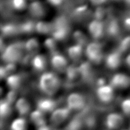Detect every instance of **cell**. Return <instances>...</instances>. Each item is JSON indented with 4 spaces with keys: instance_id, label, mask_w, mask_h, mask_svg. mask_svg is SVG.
Returning <instances> with one entry per match:
<instances>
[{
    "instance_id": "603a6c76",
    "label": "cell",
    "mask_w": 130,
    "mask_h": 130,
    "mask_svg": "<svg viewBox=\"0 0 130 130\" xmlns=\"http://www.w3.org/2000/svg\"><path fill=\"white\" fill-rule=\"evenodd\" d=\"M11 111L10 104L6 100L2 101L0 106V113L1 116H6L10 113Z\"/></svg>"
},
{
    "instance_id": "ba28073f",
    "label": "cell",
    "mask_w": 130,
    "mask_h": 130,
    "mask_svg": "<svg viewBox=\"0 0 130 130\" xmlns=\"http://www.w3.org/2000/svg\"><path fill=\"white\" fill-rule=\"evenodd\" d=\"M123 116L120 113L113 112L107 115L106 119V125L111 130L117 129L123 123Z\"/></svg>"
},
{
    "instance_id": "5b68a950",
    "label": "cell",
    "mask_w": 130,
    "mask_h": 130,
    "mask_svg": "<svg viewBox=\"0 0 130 130\" xmlns=\"http://www.w3.org/2000/svg\"><path fill=\"white\" fill-rule=\"evenodd\" d=\"M96 94L98 97L103 103H110L114 96L113 88L111 85H101L98 88Z\"/></svg>"
},
{
    "instance_id": "5bb4252c",
    "label": "cell",
    "mask_w": 130,
    "mask_h": 130,
    "mask_svg": "<svg viewBox=\"0 0 130 130\" xmlns=\"http://www.w3.org/2000/svg\"><path fill=\"white\" fill-rule=\"evenodd\" d=\"M15 107L16 111L21 116L27 115L30 110V106L29 103L24 97H20L16 101Z\"/></svg>"
},
{
    "instance_id": "4dcf8cb0",
    "label": "cell",
    "mask_w": 130,
    "mask_h": 130,
    "mask_svg": "<svg viewBox=\"0 0 130 130\" xmlns=\"http://www.w3.org/2000/svg\"><path fill=\"white\" fill-rule=\"evenodd\" d=\"M124 25L127 29L130 30V17L127 18V19L125 20L124 21Z\"/></svg>"
},
{
    "instance_id": "6da1fadb",
    "label": "cell",
    "mask_w": 130,
    "mask_h": 130,
    "mask_svg": "<svg viewBox=\"0 0 130 130\" xmlns=\"http://www.w3.org/2000/svg\"><path fill=\"white\" fill-rule=\"evenodd\" d=\"M59 78L54 73L47 72L43 73L39 78V88L47 96L54 95L59 89Z\"/></svg>"
},
{
    "instance_id": "4316f807",
    "label": "cell",
    "mask_w": 130,
    "mask_h": 130,
    "mask_svg": "<svg viewBox=\"0 0 130 130\" xmlns=\"http://www.w3.org/2000/svg\"><path fill=\"white\" fill-rule=\"evenodd\" d=\"M15 96V92L14 90H12V91H11L8 94V96L6 97V101H8V103H9L10 104H11L12 102L14 101V100Z\"/></svg>"
},
{
    "instance_id": "52a82bcc",
    "label": "cell",
    "mask_w": 130,
    "mask_h": 130,
    "mask_svg": "<svg viewBox=\"0 0 130 130\" xmlns=\"http://www.w3.org/2000/svg\"><path fill=\"white\" fill-rule=\"evenodd\" d=\"M110 85L113 88L118 89L128 88L130 86V77L124 73H117L111 79Z\"/></svg>"
},
{
    "instance_id": "d4e9b609",
    "label": "cell",
    "mask_w": 130,
    "mask_h": 130,
    "mask_svg": "<svg viewBox=\"0 0 130 130\" xmlns=\"http://www.w3.org/2000/svg\"><path fill=\"white\" fill-rule=\"evenodd\" d=\"M66 71L67 72V76H68V77L73 80L77 77L79 73L80 72L79 69L74 67H68Z\"/></svg>"
},
{
    "instance_id": "277c9868",
    "label": "cell",
    "mask_w": 130,
    "mask_h": 130,
    "mask_svg": "<svg viewBox=\"0 0 130 130\" xmlns=\"http://www.w3.org/2000/svg\"><path fill=\"white\" fill-rule=\"evenodd\" d=\"M67 107L70 110H80L84 107L85 100L82 95L78 93H72L67 99Z\"/></svg>"
},
{
    "instance_id": "3957f363",
    "label": "cell",
    "mask_w": 130,
    "mask_h": 130,
    "mask_svg": "<svg viewBox=\"0 0 130 130\" xmlns=\"http://www.w3.org/2000/svg\"><path fill=\"white\" fill-rule=\"evenodd\" d=\"M85 53L88 59L93 63L98 64L103 59V49L98 43L92 42L88 44Z\"/></svg>"
},
{
    "instance_id": "8992f818",
    "label": "cell",
    "mask_w": 130,
    "mask_h": 130,
    "mask_svg": "<svg viewBox=\"0 0 130 130\" xmlns=\"http://www.w3.org/2000/svg\"><path fill=\"white\" fill-rule=\"evenodd\" d=\"M70 111L71 110L67 107L56 108L51 115V123L54 125L61 124L69 117Z\"/></svg>"
},
{
    "instance_id": "4fadbf2b",
    "label": "cell",
    "mask_w": 130,
    "mask_h": 130,
    "mask_svg": "<svg viewBox=\"0 0 130 130\" xmlns=\"http://www.w3.org/2000/svg\"><path fill=\"white\" fill-rule=\"evenodd\" d=\"M121 61V55L119 52H115L109 54L107 57L106 63L108 68L115 69L120 66Z\"/></svg>"
},
{
    "instance_id": "9a60e30c",
    "label": "cell",
    "mask_w": 130,
    "mask_h": 130,
    "mask_svg": "<svg viewBox=\"0 0 130 130\" xmlns=\"http://www.w3.org/2000/svg\"><path fill=\"white\" fill-rule=\"evenodd\" d=\"M30 118L32 123L37 127L46 124L45 113L38 109L32 111L30 113Z\"/></svg>"
},
{
    "instance_id": "8fae6325",
    "label": "cell",
    "mask_w": 130,
    "mask_h": 130,
    "mask_svg": "<svg viewBox=\"0 0 130 130\" xmlns=\"http://www.w3.org/2000/svg\"><path fill=\"white\" fill-rule=\"evenodd\" d=\"M52 65L55 70L63 72L68 68V62L63 56L59 54H55L52 58Z\"/></svg>"
},
{
    "instance_id": "9c48e42d",
    "label": "cell",
    "mask_w": 130,
    "mask_h": 130,
    "mask_svg": "<svg viewBox=\"0 0 130 130\" xmlns=\"http://www.w3.org/2000/svg\"><path fill=\"white\" fill-rule=\"evenodd\" d=\"M103 23L99 20H95L90 23L89 25V33L95 39H99L103 36L104 32Z\"/></svg>"
},
{
    "instance_id": "7402d4cb",
    "label": "cell",
    "mask_w": 130,
    "mask_h": 130,
    "mask_svg": "<svg viewBox=\"0 0 130 130\" xmlns=\"http://www.w3.org/2000/svg\"><path fill=\"white\" fill-rule=\"evenodd\" d=\"M39 48V44L35 38L30 39L25 44V49L30 53H34L37 52Z\"/></svg>"
},
{
    "instance_id": "7c38bea8",
    "label": "cell",
    "mask_w": 130,
    "mask_h": 130,
    "mask_svg": "<svg viewBox=\"0 0 130 130\" xmlns=\"http://www.w3.org/2000/svg\"><path fill=\"white\" fill-rule=\"evenodd\" d=\"M29 13L34 18H41L45 15V9L43 5L38 1H34L29 6Z\"/></svg>"
},
{
    "instance_id": "2e32d148",
    "label": "cell",
    "mask_w": 130,
    "mask_h": 130,
    "mask_svg": "<svg viewBox=\"0 0 130 130\" xmlns=\"http://www.w3.org/2000/svg\"><path fill=\"white\" fill-rule=\"evenodd\" d=\"M32 66L38 71H42L46 68L47 62L45 56L41 55H37L32 59Z\"/></svg>"
},
{
    "instance_id": "484cf974",
    "label": "cell",
    "mask_w": 130,
    "mask_h": 130,
    "mask_svg": "<svg viewBox=\"0 0 130 130\" xmlns=\"http://www.w3.org/2000/svg\"><path fill=\"white\" fill-rule=\"evenodd\" d=\"M121 107L125 115L130 116V97L122 101Z\"/></svg>"
},
{
    "instance_id": "ffe728a7",
    "label": "cell",
    "mask_w": 130,
    "mask_h": 130,
    "mask_svg": "<svg viewBox=\"0 0 130 130\" xmlns=\"http://www.w3.org/2000/svg\"><path fill=\"white\" fill-rule=\"evenodd\" d=\"M26 120L23 118H18L13 120L10 125L11 130H26Z\"/></svg>"
},
{
    "instance_id": "83f0119b",
    "label": "cell",
    "mask_w": 130,
    "mask_h": 130,
    "mask_svg": "<svg viewBox=\"0 0 130 130\" xmlns=\"http://www.w3.org/2000/svg\"><path fill=\"white\" fill-rule=\"evenodd\" d=\"M48 3L53 6H59L63 3L65 0H47Z\"/></svg>"
},
{
    "instance_id": "ac0fdd59",
    "label": "cell",
    "mask_w": 130,
    "mask_h": 130,
    "mask_svg": "<svg viewBox=\"0 0 130 130\" xmlns=\"http://www.w3.org/2000/svg\"><path fill=\"white\" fill-rule=\"evenodd\" d=\"M69 28L63 24L58 25L56 29L53 32V36L57 40H63L69 34Z\"/></svg>"
},
{
    "instance_id": "d6986e66",
    "label": "cell",
    "mask_w": 130,
    "mask_h": 130,
    "mask_svg": "<svg viewBox=\"0 0 130 130\" xmlns=\"http://www.w3.org/2000/svg\"><path fill=\"white\" fill-rule=\"evenodd\" d=\"M6 83L8 87L14 90L20 87L21 84V79L18 75H11L7 78Z\"/></svg>"
},
{
    "instance_id": "30bf717a",
    "label": "cell",
    "mask_w": 130,
    "mask_h": 130,
    "mask_svg": "<svg viewBox=\"0 0 130 130\" xmlns=\"http://www.w3.org/2000/svg\"><path fill=\"white\" fill-rule=\"evenodd\" d=\"M56 102L50 98H42L37 102L38 110L45 113H52L56 109Z\"/></svg>"
},
{
    "instance_id": "d6a6232c",
    "label": "cell",
    "mask_w": 130,
    "mask_h": 130,
    "mask_svg": "<svg viewBox=\"0 0 130 130\" xmlns=\"http://www.w3.org/2000/svg\"><path fill=\"white\" fill-rule=\"evenodd\" d=\"M126 62L127 65H128L129 67H130V55H129L126 58Z\"/></svg>"
},
{
    "instance_id": "f546056e",
    "label": "cell",
    "mask_w": 130,
    "mask_h": 130,
    "mask_svg": "<svg viewBox=\"0 0 130 130\" xmlns=\"http://www.w3.org/2000/svg\"><path fill=\"white\" fill-rule=\"evenodd\" d=\"M37 130H52V129H51L50 126H48L46 124H45L42 125V126L38 127Z\"/></svg>"
},
{
    "instance_id": "f1b7e54d",
    "label": "cell",
    "mask_w": 130,
    "mask_h": 130,
    "mask_svg": "<svg viewBox=\"0 0 130 130\" xmlns=\"http://www.w3.org/2000/svg\"><path fill=\"white\" fill-rule=\"evenodd\" d=\"M92 4L95 5H101L102 4H103L107 1V0H90Z\"/></svg>"
},
{
    "instance_id": "1f68e13d",
    "label": "cell",
    "mask_w": 130,
    "mask_h": 130,
    "mask_svg": "<svg viewBox=\"0 0 130 130\" xmlns=\"http://www.w3.org/2000/svg\"><path fill=\"white\" fill-rule=\"evenodd\" d=\"M127 40H128V43H130V38H127ZM127 41L126 40L124 41V43H123V44H122L123 47L124 49H126L127 48ZM129 46H130V45H129V44H128V48L129 47Z\"/></svg>"
},
{
    "instance_id": "cb8c5ba5",
    "label": "cell",
    "mask_w": 130,
    "mask_h": 130,
    "mask_svg": "<svg viewBox=\"0 0 130 130\" xmlns=\"http://www.w3.org/2000/svg\"><path fill=\"white\" fill-rule=\"evenodd\" d=\"M14 9L17 10H23L27 7L26 0H12Z\"/></svg>"
},
{
    "instance_id": "e0dca14e",
    "label": "cell",
    "mask_w": 130,
    "mask_h": 130,
    "mask_svg": "<svg viewBox=\"0 0 130 130\" xmlns=\"http://www.w3.org/2000/svg\"><path fill=\"white\" fill-rule=\"evenodd\" d=\"M68 53L69 57L74 61H77L82 57L83 53L82 46L80 44L71 46L68 50Z\"/></svg>"
},
{
    "instance_id": "7a4b0ae2",
    "label": "cell",
    "mask_w": 130,
    "mask_h": 130,
    "mask_svg": "<svg viewBox=\"0 0 130 130\" xmlns=\"http://www.w3.org/2000/svg\"><path fill=\"white\" fill-rule=\"evenodd\" d=\"M23 46L19 43L13 44L9 45L2 55V58L8 63L14 64L21 59L23 55Z\"/></svg>"
},
{
    "instance_id": "836d02e7",
    "label": "cell",
    "mask_w": 130,
    "mask_h": 130,
    "mask_svg": "<svg viewBox=\"0 0 130 130\" xmlns=\"http://www.w3.org/2000/svg\"><path fill=\"white\" fill-rule=\"evenodd\" d=\"M125 1L126 2V3L128 5H130V0H125Z\"/></svg>"
},
{
    "instance_id": "44dd1931",
    "label": "cell",
    "mask_w": 130,
    "mask_h": 130,
    "mask_svg": "<svg viewBox=\"0 0 130 130\" xmlns=\"http://www.w3.org/2000/svg\"><path fill=\"white\" fill-rule=\"evenodd\" d=\"M53 27L51 25L50 23L45 21L39 22L37 24L36 26V28L37 32L39 33L42 34H47L52 31L53 29Z\"/></svg>"
}]
</instances>
